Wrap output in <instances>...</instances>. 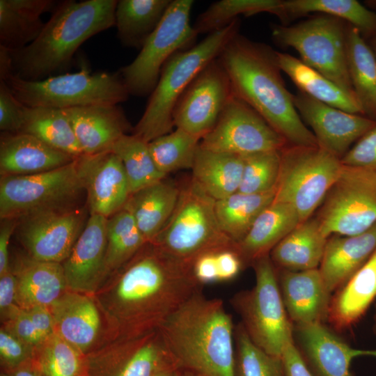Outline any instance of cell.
<instances>
[{
    "mask_svg": "<svg viewBox=\"0 0 376 376\" xmlns=\"http://www.w3.org/2000/svg\"><path fill=\"white\" fill-rule=\"evenodd\" d=\"M277 276L282 300L293 325L327 322L332 294L327 290L319 268L280 269Z\"/></svg>",
    "mask_w": 376,
    "mask_h": 376,
    "instance_id": "obj_23",
    "label": "cell"
},
{
    "mask_svg": "<svg viewBox=\"0 0 376 376\" xmlns=\"http://www.w3.org/2000/svg\"><path fill=\"white\" fill-rule=\"evenodd\" d=\"M300 223L292 205L274 201L257 217L245 237L237 244V251L244 264L269 255L272 249Z\"/></svg>",
    "mask_w": 376,
    "mask_h": 376,
    "instance_id": "obj_29",
    "label": "cell"
},
{
    "mask_svg": "<svg viewBox=\"0 0 376 376\" xmlns=\"http://www.w3.org/2000/svg\"><path fill=\"white\" fill-rule=\"evenodd\" d=\"M107 218L91 214L68 257L61 263L68 290L93 295L107 279Z\"/></svg>",
    "mask_w": 376,
    "mask_h": 376,
    "instance_id": "obj_21",
    "label": "cell"
},
{
    "mask_svg": "<svg viewBox=\"0 0 376 376\" xmlns=\"http://www.w3.org/2000/svg\"><path fill=\"white\" fill-rule=\"evenodd\" d=\"M69 120L83 155L110 150L130 125L117 104H95L62 109Z\"/></svg>",
    "mask_w": 376,
    "mask_h": 376,
    "instance_id": "obj_24",
    "label": "cell"
},
{
    "mask_svg": "<svg viewBox=\"0 0 376 376\" xmlns=\"http://www.w3.org/2000/svg\"><path fill=\"white\" fill-rule=\"evenodd\" d=\"M192 267L147 242L93 295L104 324L100 345L158 330L181 304L202 290Z\"/></svg>",
    "mask_w": 376,
    "mask_h": 376,
    "instance_id": "obj_1",
    "label": "cell"
},
{
    "mask_svg": "<svg viewBox=\"0 0 376 376\" xmlns=\"http://www.w3.org/2000/svg\"><path fill=\"white\" fill-rule=\"evenodd\" d=\"M110 150L122 162L131 194L165 179L166 176L156 166L148 143L133 134L121 136Z\"/></svg>",
    "mask_w": 376,
    "mask_h": 376,
    "instance_id": "obj_41",
    "label": "cell"
},
{
    "mask_svg": "<svg viewBox=\"0 0 376 376\" xmlns=\"http://www.w3.org/2000/svg\"><path fill=\"white\" fill-rule=\"evenodd\" d=\"M3 374L5 376H42L33 366L31 361Z\"/></svg>",
    "mask_w": 376,
    "mask_h": 376,
    "instance_id": "obj_57",
    "label": "cell"
},
{
    "mask_svg": "<svg viewBox=\"0 0 376 376\" xmlns=\"http://www.w3.org/2000/svg\"><path fill=\"white\" fill-rule=\"evenodd\" d=\"M218 58L228 73L233 94L255 109L288 145L319 146L295 107L276 51L237 33Z\"/></svg>",
    "mask_w": 376,
    "mask_h": 376,
    "instance_id": "obj_2",
    "label": "cell"
},
{
    "mask_svg": "<svg viewBox=\"0 0 376 376\" xmlns=\"http://www.w3.org/2000/svg\"><path fill=\"white\" fill-rule=\"evenodd\" d=\"M229 77L218 57L193 79L178 100L174 126L201 140L217 123L233 95Z\"/></svg>",
    "mask_w": 376,
    "mask_h": 376,
    "instance_id": "obj_16",
    "label": "cell"
},
{
    "mask_svg": "<svg viewBox=\"0 0 376 376\" xmlns=\"http://www.w3.org/2000/svg\"><path fill=\"white\" fill-rule=\"evenodd\" d=\"M276 57L281 71L290 77L299 91L346 112L364 116L356 97L344 91L301 59L277 51Z\"/></svg>",
    "mask_w": 376,
    "mask_h": 376,
    "instance_id": "obj_35",
    "label": "cell"
},
{
    "mask_svg": "<svg viewBox=\"0 0 376 376\" xmlns=\"http://www.w3.org/2000/svg\"><path fill=\"white\" fill-rule=\"evenodd\" d=\"M201 139L181 130L160 136L148 143L150 155L160 172L169 173L193 166Z\"/></svg>",
    "mask_w": 376,
    "mask_h": 376,
    "instance_id": "obj_43",
    "label": "cell"
},
{
    "mask_svg": "<svg viewBox=\"0 0 376 376\" xmlns=\"http://www.w3.org/2000/svg\"><path fill=\"white\" fill-rule=\"evenodd\" d=\"M56 5L52 0H0V47L15 50L32 42L45 24L42 15Z\"/></svg>",
    "mask_w": 376,
    "mask_h": 376,
    "instance_id": "obj_31",
    "label": "cell"
},
{
    "mask_svg": "<svg viewBox=\"0 0 376 376\" xmlns=\"http://www.w3.org/2000/svg\"><path fill=\"white\" fill-rule=\"evenodd\" d=\"M173 366L157 330L101 343L86 355L84 376H155Z\"/></svg>",
    "mask_w": 376,
    "mask_h": 376,
    "instance_id": "obj_15",
    "label": "cell"
},
{
    "mask_svg": "<svg viewBox=\"0 0 376 376\" xmlns=\"http://www.w3.org/2000/svg\"><path fill=\"white\" fill-rule=\"evenodd\" d=\"M180 190L175 183L164 179L130 196L124 207L131 213L148 242L157 236L170 218Z\"/></svg>",
    "mask_w": 376,
    "mask_h": 376,
    "instance_id": "obj_33",
    "label": "cell"
},
{
    "mask_svg": "<svg viewBox=\"0 0 376 376\" xmlns=\"http://www.w3.org/2000/svg\"><path fill=\"white\" fill-rule=\"evenodd\" d=\"M235 376H285L282 358L256 345L239 322L235 327Z\"/></svg>",
    "mask_w": 376,
    "mask_h": 376,
    "instance_id": "obj_45",
    "label": "cell"
},
{
    "mask_svg": "<svg viewBox=\"0 0 376 376\" xmlns=\"http://www.w3.org/2000/svg\"><path fill=\"white\" fill-rule=\"evenodd\" d=\"M76 159L26 133L1 134V176L43 173L65 166Z\"/></svg>",
    "mask_w": 376,
    "mask_h": 376,
    "instance_id": "obj_25",
    "label": "cell"
},
{
    "mask_svg": "<svg viewBox=\"0 0 376 376\" xmlns=\"http://www.w3.org/2000/svg\"><path fill=\"white\" fill-rule=\"evenodd\" d=\"M375 251L376 223L357 235L329 237L319 267L329 292L343 285Z\"/></svg>",
    "mask_w": 376,
    "mask_h": 376,
    "instance_id": "obj_27",
    "label": "cell"
},
{
    "mask_svg": "<svg viewBox=\"0 0 376 376\" xmlns=\"http://www.w3.org/2000/svg\"><path fill=\"white\" fill-rule=\"evenodd\" d=\"M215 202L191 178L180 187L172 214L150 243L192 267L204 254L237 251V244L219 226Z\"/></svg>",
    "mask_w": 376,
    "mask_h": 376,
    "instance_id": "obj_7",
    "label": "cell"
},
{
    "mask_svg": "<svg viewBox=\"0 0 376 376\" xmlns=\"http://www.w3.org/2000/svg\"><path fill=\"white\" fill-rule=\"evenodd\" d=\"M252 265L254 286L237 292L230 301L251 341L265 352L281 357L286 343L293 338V324L282 300L277 272L269 255Z\"/></svg>",
    "mask_w": 376,
    "mask_h": 376,
    "instance_id": "obj_8",
    "label": "cell"
},
{
    "mask_svg": "<svg viewBox=\"0 0 376 376\" xmlns=\"http://www.w3.org/2000/svg\"><path fill=\"white\" fill-rule=\"evenodd\" d=\"M242 155L215 152L199 147L191 178L215 201L238 191L243 173Z\"/></svg>",
    "mask_w": 376,
    "mask_h": 376,
    "instance_id": "obj_34",
    "label": "cell"
},
{
    "mask_svg": "<svg viewBox=\"0 0 376 376\" xmlns=\"http://www.w3.org/2000/svg\"><path fill=\"white\" fill-rule=\"evenodd\" d=\"M339 18L356 27L368 41L376 36V13L357 0H280L274 15L288 25L309 13Z\"/></svg>",
    "mask_w": 376,
    "mask_h": 376,
    "instance_id": "obj_32",
    "label": "cell"
},
{
    "mask_svg": "<svg viewBox=\"0 0 376 376\" xmlns=\"http://www.w3.org/2000/svg\"><path fill=\"white\" fill-rule=\"evenodd\" d=\"M86 193L77 159L32 175L0 177V218L20 220L40 214L81 208Z\"/></svg>",
    "mask_w": 376,
    "mask_h": 376,
    "instance_id": "obj_9",
    "label": "cell"
},
{
    "mask_svg": "<svg viewBox=\"0 0 376 376\" xmlns=\"http://www.w3.org/2000/svg\"><path fill=\"white\" fill-rule=\"evenodd\" d=\"M376 297V251L368 261L332 295L327 322L344 331L358 322Z\"/></svg>",
    "mask_w": 376,
    "mask_h": 376,
    "instance_id": "obj_28",
    "label": "cell"
},
{
    "mask_svg": "<svg viewBox=\"0 0 376 376\" xmlns=\"http://www.w3.org/2000/svg\"><path fill=\"white\" fill-rule=\"evenodd\" d=\"M116 0L64 1L57 3L38 36L15 50L0 47L17 77L38 81L53 76L70 63L88 38L115 26Z\"/></svg>",
    "mask_w": 376,
    "mask_h": 376,
    "instance_id": "obj_4",
    "label": "cell"
},
{
    "mask_svg": "<svg viewBox=\"0 0 376 376\" xmlns=\"http://www.w3.org/2000/svg\"><path fill=\"white\" fill-rule=\"evenodd\" d=\"M54 333L86 355L101 343L104 324L93 295L67 290L50 307Z\"/></svg>",
    "mask_w": 376,
    "mask_h": 376,
    "instance_id": "obj_22",
    "label": "cell"
},
{
    "mask_svg": "<svg viewBox=\"0 0 376 376\" xmlns=\"http://www.w3.org/2000/svg\"><path fill=\"white\" fill-rule=\"evenodd\" d=\"M0 79L15 97L28 107L64 109L95 104H118L130 94L119 72L92 73L82 68L74 73L30 81L15 75L0 58Z\"/></svg>",
    "mask_w": 376,
    "mask_h": 376,
    "instance_id": "obj_6",
    "label": "cell"
},
{
    "mask_svg": "<svg viewBox=\"0 0 376 376\" xmlns=\"http://www.w3.org/2000/svg\"><path fill=\"white\" fill-rule=\"evenodd\" d=\"M34 347L0 329V364L1 373L9 372L32 360Z\"/></svg>",
    "mask_w": 376,
    "mask_h": 376,
    "instance_id": "obj_47",
    "label": "cell"
},
{
    "mask_svg": "<svg viewBox=\"0 0 376 376\" xmlns=\"http://www.w3.org/2000/svg\"><path fill=\"white\" fill-rule=\"evenodd\" d=\"M280 0H221L215 1L196 17L193 27L198 34L221 29L239 15L250 17L261 13H274Z\"/></svg>",
    "mask_w": 376,
    "mask_h": 376,
    "instance_id": "obj_44",
    "label": "cell"
},
{
    "mask_svg": "<svg viewBox=\"0 0 376 376\" xmlns=\"http://www.w3.org/2000/svg\"><path fill=\"white\" fill-rule=\"evenodd\" d=\"M376 56V36L367 41Z\"/></svg>",
    "mask_w": 376,
    "mask_h": 376,
    "instance_id": "obj_61",
    "label": "cell"
},
{
    "mask_svg": "<svg viewBox=\"0 0 376 376\" xmlns=\"http://www.w3.org/2000/svg\"><path fill=\"white\" fill-rule=\"evenodd\" d=\"M274 197L275 190L255 194L237 191L216 201L215 213L221 229L238 244L258 215L274 202Z\"/></svg>",
    "mask_w": 376,
    "mask_h": 376,
    "instance_id": "obj_38",
    "label": "cell"
},
{
    "mask_svg": "<svg viewBox=\"0 0 376 376\" xmlns=\"http://www.w3.org/2000/svg\"><path fill=\"white\" fill-rule=\"evenodd\" d=\"M86 210L81 207L18 220L15 231L26 255L37 260L62 263L85 227Z\"/></svg>",
    "mask_w": 376,
    "mask_h": 376,
    "instance_id": "obj_17",
    "label": "cell"
},
{
    "mask_svg": "<svg viewBox=\"0 0 376 376\" xmlns=\"http://www.w3.org/2000/svg\"><path fill=\"white\" fill-rule=\"evenodd\" d=\"M346 56L350 81L363 115L376 121V56L359 30L346 24Z\"/></svg>",
    "mask_w": 376,
    "mask_h": 376,
    "instance_id": "obj_36",
    "label": "cell"
},
{
    "mask_svg": "<svg viewBox=\"0 0 376 376\" xmlns=\"http://www.w3.org/2000/svg\"><path fill=\"white\" fill-rule=\"evenodd\" d=\"M293 340L313 376H352L353 359L376 358V350L352 347L325 323L293 325Z\"/></svg>",
    "mask_w": 376,
    "mask_h": 376,
    "instance_id": "obj_20",
    "label": "cell"
},
{
    "mask_svg": "<svg viewBox=\"0 0 376 376\" xmlns=\"http://www.w3.org/2000/svg\"><path fill=\"white\" fill-rule=\"evenodd\" d=\"M317 218L328 237L370 228L376 223V171L343 165Z\"/></svg>",
    "mask_w": 376,
    "mask_h": 376,
    "instance_id": "obj_13",
    "label": "cell"
},
{
    "mask_svg": "<svg viewBox=\"0 0 376 376\" xmlns=\"http://www.w3.org/2000/svg\"><path fill=\"white\" fill-rule=\"evenodd\" d=\"M346 24L331 15H313L293 24L272 25V38L295 49L304 63L356 97L347 63Z\"/></svg>",
    "mask_w": 376,
    "mask_h": 376,
    "instance_id": "obj_10",
    "label": "cell"
},
{
    "mask_svg": "<svg viewBox=\"0 0 376 376\" xmlns=\"http://www.w3.org/2000/svg\"><path fill=\"white\" fill-rule=\"evenodd\" d=\"M77 165L90 215L109 218L124 208L131 191L122 162L113 151L82 155Z\"/></svg>",
    "mask_w": 376,
    "mask_h": 376,
    "instance_id": "obj_18",
    "label": "cell"
},
{
    "mask_svg": "<svg viewBox=\"0 0 376 376\" xmlns=\"http://www.w3.org/2000/svg\"><path fill=\"white\" fill-rule=\"evenodd\" d=\"M235 327L222 299L208 298L201 290L157 331L178 368L200 376H235Z\"/></svg>",
    "mask_w": 376,
    "mask_h": 376,
    "instance_id": "obj_3",
    "label": "cell"
},
{
    "mask_svg": "<svg viewBox=\"0 0 376 376\" xmlns=\"http://www.w3.org/2000/svg\"><path fill=\"white\" fill-rule=\"evenodd\" d=\"M328 238L318 218H309L272 249L270 259L280 269L304 271L318 268Z\"/></svg>",
    "mask_w": 376,
    "mask_h": 376,
    "instance_id": "obj_30",
    "label": "cell"
},
{
    "mask_svg": "<svg viewBox=\"0 0 376 376\" xmlns=\"http://www.w3.org/2000/svg\"><path fill=\"white\" fill-rule=\"evenodd\" d=\"M219 282L229 281L237 277L244 263L237 251L223 250L216 253Z\"/></svg>",
    "mask_w": 376,
    "mask_h": 376,
    "instance_id": "obj_52",
    "label": "cell"
},
{
    "mask_svg": "<svg viewBox=\"0 0 376 376\" xmlns=\"http://www.w3.org/2000/svg\"><path fill=\"white\" fill-rule=\"evenodd\" d=\"M19 132L33 135L51 147L76 158L83 155L72 127L62 109L26 107Z\"/></svg>",
    "mask_w": 376,
    "mask_h": 376,
    "instance_id": "obj_39",
    "label": "cell"
},
{
    "mask_svg": "<svg viewBox=\"0 0 376 376\" xmlns=\"http://www.w3.org/2000/svg\"><path fill=\"white\" fill-rule=\"evenodd\" d=\"M287 145L255 109L234 94L214 127L200 143L207 150L240 155L281 150Z\"/></svg>",
    "mask_w": 376,
    "mask_h": 376,
    "instance_id": "obj_14",
    "label": "cell"
},
{
    "mask_svg": "<svg viewBox=\"0 0 376 376\" xmlns=\"http://www.w3.org/2000/svg\"><path fill=\"white\" fill-rule=\"evenodd\" d=\"M26 107L13 95L6 83L0 79V130L2 132H19Z\"/></svg>",
    "mask_w": 376,
    "mask_h": 376,
    "instance_id": "obj_48",
    "label": "cell"
},
{
    "mask_svg": "<svg viewBox=\"0 0 376 376\" xmlns=\"http://www.w3.org/2000/svg\"><path fill=\"white\" fill-rule=\"evenodd\" d=\"M178 369L175 366H169L155 375V376H174L175 370Z\"/></svg>",
    "mask_w": 376,
    "mask_h": 376,
    "instance_id": "obj_58",
    "label": "cell"
},
{
    "mask_svg": "<svg viewBox=\"0 0 376 376\" xmlns=\"http://www.w3.org/2000/svg\"><path fill=\"white\" fill-rule=\"evenodd\" d=\"M25 311L44 339L54 333V320L49 308L37 306Z\"/></svg>",
    "mask_w": 376,
    "mask_h": 376,
    "instance_id": "obj_56",
    "label": "cell"
},
{
    "mask_svg": "<svg viewBox=\"0 0 376 376\" xmlns=\"http://www.w3.org/2000/svg\"><path fill=\"white\" fill-rule=\"evenodd\" d=\"M18 220L15 219H1L0 227V275L10 268L8 247L12 235L15 231Z\"/></svg>",
    "mask_w": 376,
    "mask_h": 376,
    "instance_id": "obj_55",
    "label": "cell"
},
{
    "mask_svg": "<svg viewBox=\"0 0 376 376\" xmlns=\"http://www.w3.org/2000/svg\"><path fill=\"white\" fill-rule=\"evenodd\" d=\"M147 242L134 217L125 207L107 218V279L131 260Z\"/></svg>",
    "mask_w": 376,
    "mask_h": 376,
    "instance_id": "obj_40",
    "label": "cell"
},
{
    "mask_svg": "<svg viewBox=\"0 0 376 376\" xmlns=\"http://www.w3.org/2000/svg\"><path fill=\"white\" fill-rule=\"evenodd\" d=\"M340 162L344 166L376 171V126L356 142Z\"/></svg>",
    "mask_w": 376,
    "mask_h": 376,
    "instance_id": "obj_49",
    "label": "cell"
},
{
    "mask_svg": "<svg viewBox=\"0 0 376 376\" xmlns=\"http://www.w3.org/2000/svg\"><path fill=\"white\" fill-rule=\"evenodd\" d=\"M281 150L242 155L244 167L238 191L262 194L275 190L281 167Z\"/></svg>",
    "mask_w": 376,
    "mask_h": 376,
    "instance_id": "obj_46",
    "label": "cell"
},
{
    "mask_svg": "<svg viewBox=\"0 0 376 376\" xmlns=\"http://www.w3.org/2000/svg\"><path fill=\"white\" fill-rule=\"evenodd\" d=\"M295 107L312 129L320 147L341 159L367 132L376 126L365 116L350 113L316 100L298 91L293 95Z\"/></svg>",
    "mask_w": 376,
    "mask_h": 376,
    "instance_id": "obj_19",
    "label": "cell"
},
{
    "mask_svg": "<svg viewBox=\"0 0 376 376\" xmlns=\"http://www.w3.org/2000/svg\"><path fill=\"white\" fill-rule=\"evenodd\" d=\"M1 328L33 347L44 339L37 331L26 311L23 309L12 318L2 322Z\"/></svg>",
    "mask_w": 376,
    "mask_h": 376,
    "instance_id": "obj_50",
    "label": "cell"
},
{
    "mask_svg": "<svg viewBox=\"0 0 376 376\" xmlns=\"http://www.w3.org/2000/svg\"><path fill=\"white\" fill-rule=\"evenodd\" d=\"M281 358L285 376H313L295 346L293 338L286 343Z\"/></svg>",
    "mask_w": 376,
    "mask_h": 376,
    "instance_id": "obj_54",
    "label": "cell"
},
{
    "mask_svg": "<svg viewBox=\"0 0 376 376\" xmlns=\"http://www.w3.org/2000/svg\"><path fill=\"white\" fill-rule=\"evenodd\" d=\"M374 320H375L374 332H375V336H376V311H375V318H374Z\"/></svg>",
    "mask_w": 376,
    "mask_h": 376,
    "instance_id": "obj_62",
    "label": "cell"
},
{
    "mask_svg": "<svg viewBox=\"0 0 376 376\" xmlns=\"http://www.w3.org/2000/svg\"><path fill=\"white\" fill-rule=\"evenodd\" d=\"M22 308L16 303V279L10 268L0 275V317L3 322L16 315Z\"/></svg>",
    "mask_w": 376,
    "mask_h": 376,
    "instance_id": "obj_51",
    "label": "cell"
},
{
    "mask_svg": "<svg viewBox=\"0 0 376 376\" xmlns=\"http://www.w3.org/2000/svg\"><path fill=\"white\" fill-rule=\"evenodd\" d=\"M174 376H200V375L187 370L178 368L175 372Z\"/></svg>",
    "mask_w": 376,
    "mask_h": 376,
    "instance_id": "obj_59",
    "label": "cell"
},
{
    "mask_svg": "<svg viewBox=\"0 0 376 376\" xmlns=\"http://www.w3.org/2000/svg\"><path fill=\"white\" fill-rule=\"evenodd\" d=\"M240 27L237 19L210 33L199 43L172 56L164 65L158 82L132 134L149 143L173 131L174 107L196 75L217 58Z\"/></svg>",
    "mask_w": 376,
    "mask_h": 376,
    "instance_id": "obj_5",
    "label": "cell"
},
{
    "mask_svg": "<svg viewBox=\"0 0 376 376\" xmlns=\"http://www.w3.org/2000/svg\"><path fill=\"white\" fill-rule=\"evenodd\" d=\"M32 364L42 376H84L86 355L55 333L34 347Z\"/></svg>",
    "mask_w": 376,
    "mask_h": 376,
    "instance_id": "obj_42",
    "label": "cell"
},
{
    "mask_svg": "<svg viewBox=\"0 0 376 376\" xmlns=\"http://www.w3.org/2000/svg\"><path fill=\"white\" fill-rule=\"evenodd\" d=\"M0 376H5L3 373H1Z\"/></svg>",
    "mask_w": 376,
    "mask_h": 376,
    "instance_id": "obj_63",
    "label": "cell"
},
{
    "mask_svg": "<svg viewBox=\"0 0 376 376\" xmlns=\"http://www.w3.org/2000/svg\"><path fill=\"white\" fill-rule=\"evenodd\" d=\"M216 253L200 256L193 265V274L201 285L219 282Z\"/></svg>",
    "mask_w": 376,
    "mask_h": 376,
    "instance_id": "obj_53",
    "label": "cell"
},
{
    "mask_svg": "<svg viewBox=\"0 0 376 376\" xmlns=\"http://www.w3.org/2000/svg\"><path fill=\"white\" fill-rule=\"evenodd\" d=\"M363 4L368 8L376 13V0H366Z\"/></svg>",
    "mask_w": 376,
    "mask_h": 376,
    "instance_id": "obj_60",
    "label": "cell"
},
{
    "mask_svg": "<svg viewBox=\"0 0 376 376\" xmlns=\"http://www.w3.org/2000/svg\"><path fill=\"white\" fill-rule=\"evenodd\" d=\"M275 202L295 207L301 221L309 218L338 179L340 159L320 146L287 145L280 151Z\"/></svg>",
    "mask_w": 376,
    "mask_h": 376,
    "instance_id": "obj_11",
    "label": "cell"
},
{
    "mask_svg": "<svg viewBox=\"0 0 376 376\" xmlns=\"http://www.w3.org/2000/svg\"><path fill=\"white\" fill-rule=\"evenodd\" d=\"M193 4L192 0H173L137 56L120 69L119 74L130 95H150L168 60L195 45L198 33L190 22Z\"/></svg>",
    "mask_w": 376,
    "mask_h": 376,
    "instance_id": "obj_12",
    "label": "cell"
},
{
    "mask_svg": "<svg viewBox=\"0 0 376 376\" xmlns=\"http://www.w3.org/2000/svg\"><path fill=\"white\" fill-rule=\"evenodd\" d=\"M172 1H118L115 26L120 43L140 50L161 22Z\"/></svg>",
    "mask_w": 376,
    "mask_h": 376,
    "instance_id": "obj_37",
    "label": "cell"
},
{
    "mask_svg": "<svg viewBox=\"0 0 376 376\" xmlns=\"http://www.w3.org/2000/svg\"><path fill=\"white\" fill-rule=\"evenodd\" d=\"M10 268L16 279V303L23 310L49 308L67 290L61 263L18 256Z\"/></svg>",
    "mask_w": 376,
    "mask_h": 376,
    "instance_id": "obj_26",
    "label": "cell"
}]
</instances>
